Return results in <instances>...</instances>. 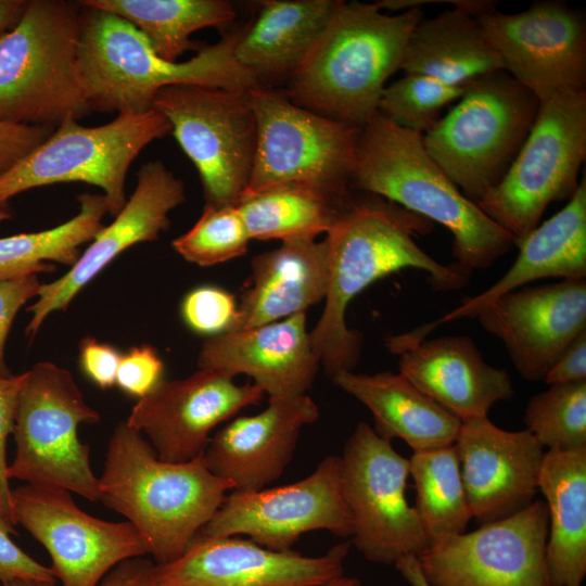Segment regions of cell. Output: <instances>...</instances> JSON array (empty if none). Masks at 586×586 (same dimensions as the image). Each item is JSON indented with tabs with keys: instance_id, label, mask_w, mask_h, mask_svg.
Listing matches in <instances>:
<instances>
[{
	"instance_id": "1",
	"label": "cell",
	"mask_w": 586,
	"mask_h": 586,
	"mask_svg": "<svg viewBox=\"0 0 586 586\" xmlns=\"http://www.w3.org/2000/svg\"><path fill=\"white\" fill-rule=\"evenodd\" d=\"M433 228L426 218L377 195L353 199L323 239L328 250V289L322 314L309 336L330 379L353 371L361 352V335L349 329L351 302L375 281L407 268L425 271L435 291H456L471 272L457 263L442 264L425 253L416 238Z\"/></svg>"
},
{
	"instance_id": "2",
	"label": "cell",
	"mask_w": 586,
	"mask_h": 586,
	"mask_svg": "<svg viewBox=\"0 0 586 586\" xmlns=\"http://www.w3.org/2000/svg\"><path fill=\"white\" fill-rule=\"evenodd\" d=\"M232 489L202 456L186 462L161 460L126 421L112 433L99 477V501L133 525L155 564L180 557Z\"/></svg>"
},
{
	"instance_id": "3",
	"label": "cell",
	"mask_w": 586,
	"mask_h": 586,
	"mask_svg": "<svg viewBox=\"0 0 586 586\" xmlns=\"http://www.w3.org/2000/svg\"><path fill=\"white\" fill-rule=\"evenodd\" d=\"M423 12L383 13L377 3L339 1L328 25L290 75L288 97L320 115L362 128L400 69Z\"/></svg>"
},
{
	"instance_id": "4",
	"label": "cell",
	"mask_w": 586,
	"mask_h": 586,
	"mask_svg": "<svg viewBox=\"0 0 586 586\" xmlns=\"http://www.w3.org/2000/svg\"><path fill=\"white\" fill-rule=\"evenodd\" d=\"M351 187L444 226L453 235L455 263L471 273L515 244L433 161L423 135L378 112L361 128Z\"/></svg>"
},
{
	"instance_id": "5",
	"label": "cell",
	"mask_w": 586,
	"mask_h": 586,
	"mask_svg": "<svg viewBox=\"0 0 586 586\" xmlns=\"http://www.w3.org/2000/svg\"><path fill=\"white\" fill-rule=\"evenodd\" d=\"M240 31L201 48L188 61L170 62L157 55L128 21L82 7L78 73L91 112L144 113L152 109L154 95L170 86L230 90L262 86L234 56Z\"/></svg>"
},
{
	"instance_id": "6",
	"label": "cell",
	"mask_w": 586,
	"mask_h": 586,
	"mask_svg": "<svg viewBox=\"0 0 586 586\" xmlns=\"http://www.w3.org/2000/svg\"><path fill=\"white\" fill-rule=\"evenodd\" d=\"M79 2L27 0L0 37V122L54 128L91 113L78 73Z\"/></svg>"
},
{
	"instance_id": "7",
	"label": "cell",
	"mask_w": 586,
	"mask_h": 586,
	"mask_svg": "<svg viewBox=\"0 0 586 586\" xmlns=\"http://www.w3.org/2000/svg\"><path fill=\"white\" fill-rule=\"evenodd\" d=\"M539 105L536 95L507 72L485 75L469 84L459 102L423 135L424 148L476 203L506 175Z\"/></svg>"
},
{
	"instance_id": "8",
	"label": "cell",
	"mask_w": 586,
	"mask_h": 586,
	"mask_svg": "<svg viewBox=\"0 0 586 586\" xmlns=\"http://www.w3.org/2000/svg\"><path fill=\"white\" fill-rule=\"evenodd\" d=\"M257 135L244 193L296 184L340 201L349 189L361 128L295 104L288 94L262 86L249 90Z\"/></svg>"
},
{
	"instance_id": "9",
	"label": "cell",
	"mask_w": 586,
	"mask_h": 586,
	"mask_svg": "<svg viewBox=\"0 0 586 586\" xmlns=\"http://www.w3.org/2000/svg\"><path fill=\"white\" fill-rule=\"evenodd\" d=\"M100 415L85 400L72 373L51 361L24 372L14 420V459L9 480L53 486L99 501V477L90 463V448L78 437L81 423H97Z\"/></svg>"
},
{
	"instance_id": "10",
	"label": "cell",
	"mask_w": 586,
	"mask_h": 586,
	"mask_svg": "<svg viewBox=\"0 0 586 586\" xmlns=\"http://www.w3.org/2000/svg\"><path fill=\"white\" fill-rule=\"evenodd\" d=\"M585 158L586 89L556 92L540 102L511 166L476 205L517 242L550 203L572 198Z\"/></svg>"
},
{
	"instance_id": "11",
	"label": "cell",
	"mask_w": 586,
	"mask_h": 586,
	"mask_svg": "<svg viewBox=\"0 0 586 586\" xmlns=\"http://www.w3.org/2000/svg\"><path fill=\"white\" fill-rule=\"evenodd\" d=\"M171 132L156 110L118 114L112 122L85 126L66 119L49 138L0 176V209L27 190L60 182H85L103 190L107 212L116 216L127 202L131 163L152 141Z\"/></svg>"
},
{
	"instance_id": "12",
	"label": "cell",
	"mask_w": 586,
	"mask_h": 586,
	"mask_svg": "<svg viewBox=\"0 0 586 586\" xmlns=\"http://www.w3.org/2000/svg\"><path fill=\"white\" fill-rule=\"evenodd\" d=\"M249 90L181 85L153 98L199 171L205 205L234 206L246 189L257 135Z\"/></svg>"
},
{
	"instance_id": "13",
	"label": "cell",
	"mask_w": 586,
	"mask_h": 586,
	"mask_svg": "<svg viewBox=\"0 0 586 586\" xmlns=\"http://www.w3.org/2000/svg\"><path fill=\"white\" fill-rule=\"evenodd\" d=\"M340 457L356 549L371 562L393 565L421 553L430 544L406 498L409 459L366 422L356 425Z\"/></svg>"
},
{
	"instance_id": "14",
	"label": "cell",
	"mask_w": 586,
	"mask_h": 586,
	"mask_svg": "<svg viewBox=\"0 0 586 586\" xmlns=\"http://www.w3.org/2000/svg\"><path fill=\"white\" fill-rule=\"evenodd\" d=\"M11 508L15 523L49 552L62 586H100L119 563L148 555L131 523L86 513L66 489L25 484L11 491Z\"/></svg>"
},
{
	"instance_id": "15",
	"label": "cell",
	"mask_w": 586,
	"mask_h": 586,
	"mask_svg": "<svg viewBox=\"0 0 586 586\" xmlns=\"http://www.w3.org/2000/svg\"><path fill=\"white\" fill-rule=\"evenodd\" d=\"M544 500L502 520L431 543L417 556L430 586H550Z\"/></svg>"
},
{
	"instance_id": "16",
	"label": "cell",
	"mask_w": 586,
	"mask_h": 586,
	"mask_svg": "<svg viewBox=\"0 0 586 586\" xmlns=\"http://www.w3.org/2000/svg\"><path fill=\"white\" fill-rule=\"evenodd\" d=\"M328 531L351 537L353 526L341 480V457L328 456L297 482L254 492H229L205 536H246L276 551H290L301 535Z\"/></svg>"
},
{
	"instance_id": "17",
	"label": "cell",
	"mask_w": 586,
	"mask_h": 586,
	"mask_svg": "<svg viewBox=\"0 0 586 586\" xmlns=\"http://www.w3.org/2000/svg\"><path fill=\"white\" fill-rule=\"evenodd\" d=\"M477 18L504 71L539 103L559 91L585 89L586 25L581 13L546 0L511 14L494 4Z\"/></svg>"
},
{
	"instance_id": "18",
	"label": "cell",
	"mask_w": 586,
	"mask_h": 586,
	"mask_svg": "<svg viewBox=\"0 0 586 586\" xmlns=\"http://www.w3.org/2000/svg\"><path fill=\"white\" fill-rule=\"evenodd\" d=\"M265 394L253 383L214 369L199 368L183 379L162 380L137 400L126 422L149 438L157 457L186 462L203 456L212 431Z\"/></svg>"
},
{
	"instance_id": "19",
	"label": "cell",
	"mask_w": 586,
	"mask_h": 586,
	"mask_svg": "<svg viewBox=\"0 0 586 586\" xmlns=\"http://www.w3.org/2000/svg\"><path fill=\"white\" fill-rule=\"evenodd\" d=\"M351 540L324 555L276 551L242 536L200 533L180 557L153 565L150 586H320L344 575Z\"/></svg>"
},
{
	"instance_id": "20",
	"label": "cell",
	"mask_w": 586,
	"mask_h": 586,
	"mask_svg": "<svg viewBox=\"0 0 586 586\" xmlns=\"http://www.w3.org/2000/svg\"><path fill=\"white\" fill-rule=\"evenodd\" d=\"M475 318L505 346L526 381H544L565 348L586 331V280L525 285L482 308Z\"/></svg>"
},
{
	"instance_id": "21",
	"label": "cell",
	"mask_w": 586,
	"mask_h": 586,
	"mask_svg": "<svg viewBox=\"0 0 586 586\" xmlns=\"http://www.w3.org/2000/svg\"><path fill=\"white\" fill-rule=\"evenodd\" d=\"M135 191L115 219L104 226L69 270L40 285L28 307L26 335L33 339L52 313L65 310L78 292L123 251L155 241L169 226L168 214L186 200L183 182L163 162L150 161L138 171Z\"/></svg>"
},
{
	"instance_id": "22",
	"label": "cell",
	"mask_w": 586,
	"mask_h": 586,
	"mask_svg": "<svg viewBox=\"0 0 586 586\" xmlns=\"http://www.w3.org/2000/svg\"><path fill=\"white\" fill-rule=\"evenodd\" d=\"M472 519L482 525L527 508L538 491L545 449L527 431L488 417L461 422L455 442Z\"/></svg>"
},
{
	"instance_id": "23",
	"label": "cell",
	"mask_w": 586,
	"mask_h": 586,
	"mask_svg": "<svg viewBox=\"0 0 586 586\" xmlns=\"http://www.w3.org/2000/svg\"><path fill=\"white\" fill-rule=\"evenodd\" d=\"M385 346L399 356L398 372L461 422L487 417L514 395L507 370L488 365L469 336L425 340L413 330L386 337Z\"/></svg>"
},
{
	"instance_id": "24",
	"label": "cell",
	"mask_w": 586,
	"mask_h": 586,
	"mask_svg": "<svg viewBox=\"0 0 586 586\" xmlns=\"http://www.w3.org/2000/svg\"><path fill=\"white\" fill-rule=\"evenodd\" d=\"M319 418L307 394L268 397L267 407L232 418L212 437L203 454L206 467L238 492H254L278 480L292 460L302 429Z\"/></svg>"
},
{
	"instance_id": "25",
	"label": "cell",
	"mask_w": 586,
	"mask_h": 586,
	"mask_svg": "<svg viewBox=\"0 0 586 586\" xmlns=\"http://www.w3.org/2000/svg\"><path fill=\"white\" fill-rule=\"evenodd\" d=\"M320 360L306 326V313L207 337L198 367L245 374L268 397H295L309 390Z\"/></svg>"
},
{
	"instance_id": "26",
	"label": "cell",
	"mask_w": 586,
	"mask_h": 586,
	"mask_svg": "<svg viewBox=\"0 0 586 586\" xmlns=\"http://www.w3.org/2000/svg\"><path fill=\"white\" fill-rule=\"evenodd\" d=\"M519 253L508 271L482 293L466 297L455 309L429 323L432 331L441 323L475 318L497 297L536 280L586 278V179L566 205L548 220L518 240Z\"/></svg>"
},
{
	"instance_id": "27",
	"label": "cell",
	"mask_w": 586,
	"mask_h": 586,
	"mask_svg": "<svg viewBox=\"0 0 586 586\" xmlns=\"http://www.w3.org/2000/svg\"><path fill=\"white\" fill-rule=\"evenodd\" d=\"M328 289L326 241L292 240L256 255L234 330L285 319L323 301Z\"/></svg>"
},
{
	"instance_id": "28",
	"label": "cell",
	"mask_w": 586,
	"mask_h": 586,
	"mask_svg": "<svg viewBox=\"0 0 586 586\" xmlns=\"http://www.w3.org/2000/svg\"><path fill=\"white\" fill-rule=\"evenodd\" d=\"M494 4L485 0H457L453 10L433 18L423 17L410 35L400 69L462 88L504 71L477 18L479 12Z\"/></svg>"
},
{
	"instance_id": "29",
	"label": "cell",
	"mask_w": 586,
	"mask_h": 586,
	"mask_svg": "<svg viewBox=\"0 0 586 586\" xmlns=\"http://www.w3.org/2000/svg\"><path fill=\"white\" fill-rule=\"evenodd\" d=\"M331 380L369 409L384 440L400 438L413 453L455 444L461 421L400 372L342 371Z\"/></svg>"
},
{
	"instance_id": "30",
	"label": "cell",
	"mask_w": 586,
	"mask_h": 586,
	"mask_svg": "<svg viewBox=\"0 0 586 586\" xmlns=\"http://www.w3.org/2000/svg\"><path fill=\"white\" fill-rule=\"evenodd\" d=\"M537 485L548 513L550 586H582L586 576V447L545 451Z\"/></svg>"
},
{
	"instance_id": "31",
	"label": "cell",
	"mask_w": 586,
	"mask_h": 586,
	"mask_svg": "<svg viewBox=\"0 0 586 586\" xmlns=\"http://www.w3.org/2000/svg\"><path fill=\"white\" fill-rule=\"evenodd\" d=\"M337 0H268L255 21L241 28L237 61L262 82L290 75L305 59L329 21Z\"/></svg>"
},
{
	"instance_id": "32",
	"label": "cell",
	"mask_w": 586,
	"mask_h": 586,
	"mask_svg": "<svg viewBox=\"0 0 586 586\" xmlns=\"http://www.w3.org/2000/svg\"><path fill=\"white\" fill-rule=\"evenodd\" d=\"M82 7L115 14L137 27L161 58L177 62L192 46L193 33L226 27L235 17L224 0H82Z\"/></svg>"
},
{
	"instance_id": "33",
	"label": "cell",
	"mask_w": 586,
	"mask_h": 586,
	"mask_svg": "<svg viewBox=\"0 0 586 586\" xmlns=\"http://www.w3.org/2000/svg\"><path fill=\"white\" fill-rule=\"evenodd\" d=\"M353 199L340 201L311 188L284 184L245 194L235 206L251 240L285 242L327 233Z\"/></svg>"
},
{
	"instance_id": "34",
	"label": "cell",
	"mask_w": 586,
	"mask_h": 586,
	"mask_svg": "<svg viewBox=\"0 0 586 586\" xmlns=\"http://www.w3.org/2000/svg\"><path fill=\"white\" fill-rule=\"evenodd\" d=\"M78 201V214L54 228L0 238V281L49 271L47 262L72 267L78 260L79 246L93 240L109 213L103 193H82Z\"/></svg>"
},
{
	"instance_id": "35",
	"label": "cell",
	"mask_w": 586,
	"mask_h": 586,
	"mask_svg": "<svg viewBox=\"0 0 586 586\" xmlns=\"http://www.w3.org/2000/svg\"><path fill=\"white\" fill-rule=\"evenodd\" d=\"M415 510L429 544L464 533L472 520L455 445L413 453Z\"/></svg>"
},
{
	"instance_id": "36",
	"label": "cell",
	"mask_w": 586,
	"mask_h": 586,
	"mask_svg": "<svg viewBox=\"0 0 586 586\" xmlns=\"http://www.w3.org/2000/svg\"><path fill=\"white\" fill-rule=\"evenodd\" d=\"M548 386L530 398L525 430L546 451L586 447V381Z\"/></svg>"
},
{
	"instance_id": "37",
	"label": "cell",
	"mask_w": 586,
	"mask_h": 586,
	"mask_svg": "<svg viewBox=\"0 0 586 586\" xmlns=\"http://www.w3.org/2000/svg\"><path fill=\"white\" fill-rule=\"evenodd\" d=\"M464 90L429 76L405 74L385 87L378 113L399 127L424 135L441 119L443 109L459 100Z\"/></svg>"
},
{
	"instance_id": "38",
	"label": "cell",
	"mask_w": 586,
	"mask_h": 586,
	"mask_svg": "<svg viewBox=\"0 0 586 586\" xmlns=\"http://www.w3.org/2000/svg\"><path fill=\"white\" fill-rule=\"evenodd\" d=\"M250 241L235 205H205L196 222L171 245L187 262L209 267L244 255Z\"/></svg>"
},
{
	"instance_id": "39",
	"label": "cell",
	"mask_w": 586,
	"mask_h": 586,
	"mask_svg": "<svg viewBox=\"0 0 586 586\" xmlns=\"http://www.w3.org/2000/svg\"><path fill=\"white\" fill-rule=\"evenodd\" d=\"M180 314L189 329L212 337L235 329L238 303L233 294L221 288L201 285L184 295Z\"/></svg>"
},
{
	"instance_id": "40",
	"label": "cell",
	"mask_w": 586,
	"mask_h": 586,
	"mask_svg": "<svg viewBox=\"0 0 586 586\" xmlns=\"http://www.w3.org/2000/svg\"><path fill=\"white\" fill-rule=\"evenodd\" d=\"M11 508L0 494V583L27 581L55 584L50 568L42 565L23 551L11 538L16 534Z\"/></svg>"
},
{
	"instance_id": "41",
	"label": "cell",
	"mask_w": 586,
	"mask_h": 586,
	"mask_svg": "<svg viewBox=\"0 0 586 586\" xmlns=\"http://www.w3.org/2000/svg\"><path fill=\"white\" fill-rule=\"evenodd\" d=\"M164 364L150 345L131 347L122 355L116 385L138 399L146 396L163 380Z\"/></svg>"
},
{
	"instance_id": "42",
	"label": "cell",
	"mask_w": 586,
	"mask_h": 586,
	"mask_svg": "<svg viewBox=\"0 0 586 586\" xmlns=\"http://www.w3.org/2000/svg\"><path fill=\"white\" fill-rule=\"evenodd\" d=\"M41 283L37 275H26L0 281V375L11 377L5 362V343L18 310L36 297Z\"/></svg>"
},
{
	"instance_id": "43",
	"label": "cell",
	"mask_w": 586,
	"mask_h": 586,
	"mask_svg": "<svg viewBox=\"0 0 586 586\" xmlns=\"http://www.w3.org/2000/svg\"><path fill=\"white\" fill-rule=\"evenodd\" d=\"M54 128L0 122V176L43 143Z\"/></svg>"
},
{
	"instance_id": "44",
	"label": "cell",
	"mask_w": 586,
	"mask_h": 586,
	"mask_svg": "<svg viewBox=\"0 0 586 586\" xmlns=\"http://www.w3.org/2000/svg\"><path fill=\"white\" fill-rule=\"evenodd\" d=\"M23 381L24 372L11 377L0 375V494L10 508L12 488L8 477L7 442L13 432Z\"/></svg>"
},
{
	"instance_id": "45",
	"label": "cell",
	"mask_w": 586,
	"mask_h": 586,
	"mask_svg": "<svg viewBox=\"0 0 586 586\" xmlns=\"http://www.w3.org/2000/svg\"><path fill=\"white\" fill-rule=\"evenodd\" d=\"M122 355L111 345L85 337L79 346L81 370L97 386L110 388L116 383Z\"/></svg>"
},
{
	"instance_id": "46",
	"label": "cell",
	"mask_w": 586,
	"mask_h": 586,
	"mask_svg": "<svg viewBox=\"0 0 586 586\" xmlns=\"http://www.w3.org/2000/svg\"><path fill=\"white\" fill-rule=\"evenodd\" d=\"M582 381H586V331L565 348L543 382L557 385Z\"/></svg>"
},
{
	"instance_id": "47",
	"label": "cell",
	"mask_w": 586,
	"mask_h": 586,
	"mask_svg": "<svg viewBox=\"0 0 586 586\" xmlns=\"http://www.w3.org/2000/svg\"><path fill=\"white\" fill-rule=\"evenodd\" d=\"M154 563L142 558L126 560L115 566L102 579L100 586H150ZM55 584L12 581L0 586H54Z\"/></svg>"
},
{
	"instance_id": "48",
	"label": "cell",
	"mask_w": 586,
	"mask_h": 586,
	"mask_svg": "<svg viewBox=\"0 0 586 586\" xmlns=\"http://www.w3.org/2000/svg\"><path fill=\"white\" fill-rule=\"evenodd\" d=\"M27 0H0V37L21 18Z\"/></svg>"
},
{
	"instance_id": "49",
	"label": "cell",
	"mask_w": 586,
	"mask_h": 586,
	"mask_svg": "<svg viewBox=\"0 0 586 586\" xmlns=\"http://www.w3.org/2000/svg\"><path fill=\"white\" fill-rule=\"evenodd\" d=\"M394 565L409 586H430L422 575L416 556L402 557Z\"/></svg>"
},
{
	"instance_id": "50",
	"label": "cell",
	"mask_w": 586,
	"mask_h": 586,
	"mask_svg": "<svg viewBox=\"0 0 586 586\" xmlns=\"http://www.w3.org/2000/svg\"><path fill=\"white\" fill-rule=\"evenodd\" d=\"M320 586H361V582L356 577L339 576Z\"/></svg>"
},
{
	"instance_id": "51",
	"label": "cell",
	"mask_w": 586,
	"mask_h": 586,
	"mask_svg": "<svg viewBox=\"0 0 586 586\" xmlns=\"http://www.w3.org/2000/svg\"><path fill=\"white\" fill-rule=\"evenodd\" d=\"M11 217V214L3 208L0 209V222L9 219Z\"/></svg>"
}]
</instances>
